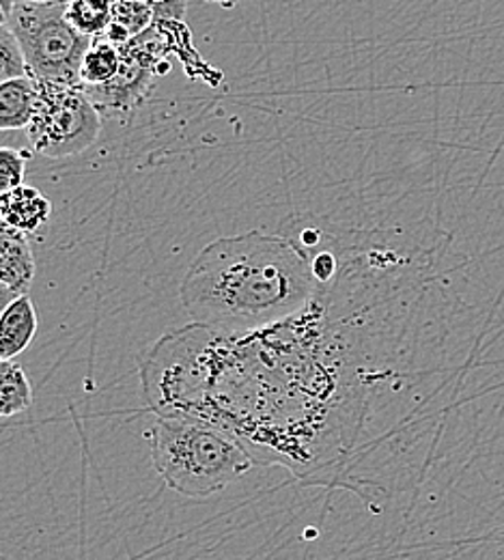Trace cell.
Returning <instances> with one entry per match:
<instances>
[{"label":"cell","mask_w":504,"mask_h":560,"mask_svg":"<svg viewBox=\"0 0 504 560\" xmlns=\"http://www.w3.org/2000/svg\"><path fill=\"white\" fill-rule=\"evenodd\" d=\"M321 311L313 300L246 335L201 324L164 335L141 364L146 404L157 417L214 424L257 466L279 464L306 479L337 395Z\"/></svg>","instance_id":"6da1fadb"},{"label":"cell","mask_w":504,"mask_h":560,"mask_svg":"<svg viewBox=\"0 0 504 560\" xmlns=\"http://www.w3.org/2000/svg\"><path fill=\"white\" fill-rule=\"evenodd\" d=\"M310 250L285 235L248 231L208 244L181 282L195 324L246 335L304 311L319 293Z\"/></svg>","instance_id":"7a4b0ae2"},{"label":"cell","mask_w":504,"mask_h":560,"mask_svg":"<svg viewBox=\"0 0 504 560\" xmlns=\"http://www.w3.org/2000/svg\"><path fill=\"white\" fill-rule=\"evenodd\" d=\"M149 446L160 479L186 498L220 493L257 466L237 440L201 420L157 417Z\"/></svg>","instance_id":"3957f363"},{"label":"cell","mask_w":504,"mask_h":560,"mask_svg":"<svg viewBox=\"0 0 504 560\" xmlns=\"http://www.w3.org/2000/svg\"><path fill=\"white\" fill-rule=\"evenodd\" d=\"M68 0H15L7 24L22 46L26 73L37 82L80 84V66L93 39L80 35L66 18Z\"/></svg>","instance_id":"277c9868"},{"label":"cell","mask_w":504,"mask_h":560,"mask_svg":"<svg viewBox=\"0 0 504 560\" xmlns=\"http://www.w3.org/2000/svg\"><path fill=\"white\" fill-rule=\"evenodd\" d=\"M99 132L102 113L80 84L37 82L35 113L26 128L35 153L72 158L86 151Z\"/></svg>","instance_id":"5b68a950"},{"label":"cell","mask_w":504,"mask_h":560,"mask_svg":"<svg viewBox=\"0 0 504 560\" xmlns=\"http://www.w3.org/2000/svg\"><path fill=\"white\" fill-rule=\"evenodd\" d=\"M119 50L121 68L115 78L104 84H80L97 110L106 115H130L153 91L155 75L168 71V46L160 20H155L143 35L119 46Z\"/></svg>","instance_id":"8992f818"},{"label":"cell","mask_w":504,"mask_h":560,"mask_svg":"<svg viewBox=\"0 0 504 560\" xmlns=\"http://www.w3.org/2000/svg\"><path fill=\"white\" fill-rule=\"evenodd\" d=\"M35 279V259L28 235L0 222V282L13 291L28 293Z\"/></svg>","instance_id":"52a82bcc"},{"label":"cell","mask_w":504,"mask_h":560,"mask_svg":"<svg viewBox=\"0 0 504 560\" xmlns=\"http://www.w3.org/2000/svg\"><path fill=\"white\" fill-rule=\"evenodd\" d=\"M52 213L50 201L33 186H17L0 195V222L9 224L26 235L35 233L48 222Z\"/></svg>","instance_id":"ba28073f"},{"label":"cell","mask_w":504,"mask_h":560,"mask_svg":"<svg viewBox=\"0 0 504 560\" xmlns=\"http://www.w3.org/2000/svg\"><path fill=\"white\" fill-rule=\"evenodd\" d=\"M37 335V311L28 293L17 295L0 315V360H13Z\"/></svg>","instance_id":"9c48e42d"},{"label":"cell","mask_w":504,"mask_h":560,"mask_svg":"<svg viewBox=\"0 0 504 560\" xmlns=\"http://www.w3.org/2000/svg\"><path fill=\"white\" fill-rule=\"evenodd\" d=\"M37 102V82L31 75L0 82V130H26Z\"/></svg>","instance_id":"30bf717a"},{"label":"cell","mask_w":504,"mask_h":560,"mask_svg":"<svg viewBox=\"0 0 504 560\" xmlns=\"http://www.w3.org/2000/svg\"><path fill=\"white\" fill-rule=\"evenodd\" d=\"M155 22V9L146 0H117L113 7V18L102 37L113 42L115 46H124L130 39L143 35L144 31Z\"/></svg>","instance_id":"8fae6325"},{"label":"cell","mask_w":504,"mask_h":560,"mask_svg":"<svg viewBox=\"0 0 504 560\" xmlns=\"http://www.w3.org/2000/svg\"><path fill=\"white\" fill-rule=\"evenodd\" d=\"M33 404V388L24 369L13 360H0V419L22 415Z\"/></svg>","instance_id":"7c38bea8"},{"label":"cell","mask_w":504,"mask_h":560,"mask_svg":"<svg viewBox=\"0 0 504 560\" xmlns=\"http://www.w3.org/2000/svg\"><path fill=\"white\" fill-rule=\"evenodd\" d=\"M121 68V50L106 37H95L80 66V84H104Z\"/></svg>","instance_id":"4fadbf2b"},{"label":"cell","mask_w":504,"mask_h":560,"mask_svg":"<svg viewBox=\"0 0 504 560\" xmlns=\"http://www.w3.org/2000/svg\"><path fill=\"white\" fill-rule=\"evenodd\" d=\"M66 18L80 35L95 39L106 33L113 18V9H106L95 0H68Z\"/></svg>","instance_id":"5bb4252c"},{"label":"cell","mask_w":504,"mask_h":560,"mask_svg":"<svg viewBox=\"0 0 504 560\" xmlns=\"http://www.w3.org/2000/svg\"><path fill=\"white\" fill-rule=\"evenodd\" d=\"M22 75H28L22 46L13 31L9 28V24H0V82Z\"/></svg>","instance_id":"9a60e30c"},{"label":"cell","mask_w":504,"mask_h":560,"mask_svg":"<svg viewBox=\"0 0 504 560\" xmlns=\"http://www.w3.org/2000/svg\"><path fill=\"white\" fill-rule=\"evenodd\" d=\"M28 153L11 147H0V195L24 184Z\"/></svg>","instance_id":"2e32d148"},{"label":"cell","mask_w":504,"mask_h":560,"mask_svg":"<svg viewBox=\"0 0 504 560\" xmlns=\"http://www.w3.org/2000/svg\"><path fill=\"white\" fill-rule=\"evenodd\" d=\"M155 9V18L181 20L186 15V0H151Z\"/></svg>","instance_id":"e0dca14e"},{"label":"cell","mask_w":504,"mask_h":560,"mask_svg":"<svg viewBox=\"0 0 504 560\" xmlns=\"http://www.w3.org/2000/svg\"><path fill=\"white\" fill-rule=\"evenodd\" d=\"M17 295H20L17 291H13L11 287H7V284L0 282V315H2V311L11 304V300H15Z\"/></svg>","instance_id":"ac0fdd59"},{"label":"cell","mask_w":504,"mask_h":560,"mask_svg":"<svg viewBox=\"0 0 504 560\" xmlns=\"http://www.w3.org/2000/svg\"><path fill=\"white\" fill-rule=\"evenodd\" d=\"M203 2H212V4L224 7V9H233V7L239 4V0H203Z\"/></svg>","instance_id":"d6986e66"},{"label":"cell","mask_w":504,"mask_h":560,"mask_svg":"<svg viewBox=\"0 0 504 560\" xmlns=\"http://www.w3.org/2000/svg\"><path fill=\"white\" fill-rule=\"evenodd\" d=\"M13 4H15V0H0V7L7 11V15H9V11L13 9Z\"/></svg>","instance_id":"ffe728a7"},{"label":"cell","mask_w":504,"mask_h":560,"mask_svg":"<svg viewBox=\"0 0 504 560\" xmlns=\"http://www.w3.org/2000/svg\"><path fill=\"white\" fill-rule=\"evenodd\" d=\"M7 18H9V15H7V11L0 7V24H7Z\"/></svg>","instance_id":"44dd1931"},{"label":"cell","mask_w":504,"mask_h":560,"mask_svg":"<svg viewBox=\"0 0 504 560\" xmlns=\"http://www.w3.org/2000/svg\"><path fill=\"white\" fill-rule=\"evenodd\" d=\"M24 2H35V4H44V2H59V0H24Z\"/></svg>","instance_id":"7402d4cb"},{"label":"cell","mask_w":504,"mask_h":560,"mask_svg":"<svg viewBox=\"0 0 504 560\" xmlns=\"http://www.w3.org/2000/svg\"><path fill=\"white\" fill-rule=\"evenodd\" d=\"M146 2H151V0H146Z\"/></svg>","instance_id":"603a6c76"}]
</instances>
